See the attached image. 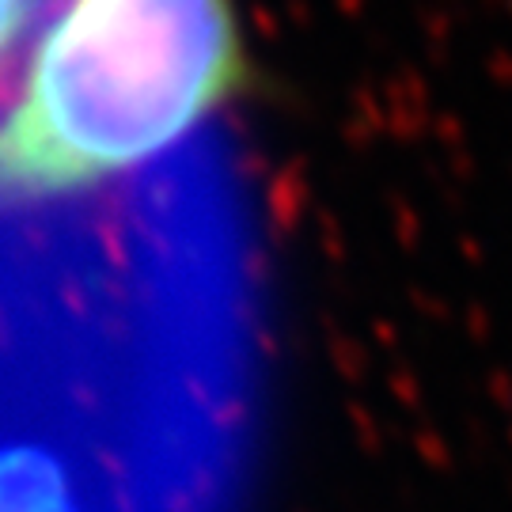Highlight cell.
Segmentation results:
<instances>
[{
	"label": "cell",
	"instance_id": "cell-1",
	"mask_svg": "<svg viewBox=\"0 0 512 512\" xmlns=\"http://www.w3.org/2000/svg\"><path fill=\"white\" fill-rule=\"evenodd\" d=\"M247 84L236 0H61L0 107V220L137 186Z\"/></svg>",
	"mask_w": 512,
	"mask_h": 512
},
{
	"label": "cell",
	"instance_id": "cell-2",
	"mask_svg": "<svg viewBox=\"0 0 512 512\" xmlns=\"http://www.w3.org/2000/svg\"><path fill=\"white\" fill-rule=\"evenodd\" d=\"M61 0H0V107L16 88L35 38L50 23Z\"/></svg>",
	"mask_w": 512,
	"mask_h": 512
}]
</instances>
